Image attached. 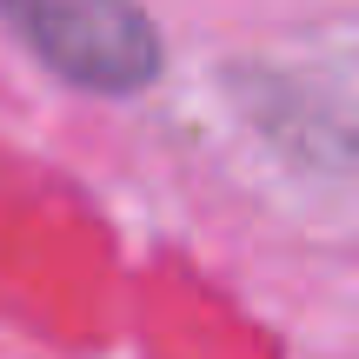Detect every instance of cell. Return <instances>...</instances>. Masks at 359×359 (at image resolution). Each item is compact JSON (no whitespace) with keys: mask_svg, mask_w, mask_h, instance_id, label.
<instances>
[{"mask_svg":"<svg viewBox=\"0 0 359 359\" xmlns=\"http://www.w3.org/2000/svg\"><path fill=\"white\" fill-rule=\"evenodd\" d=\"M0 20L67 87L140 93L160 74V34L140 0H0Z\"/></svg>","mask_w":359,"mask_h":359,"instance_id":"6da1fadb","label":"cell"}]
</instances>
